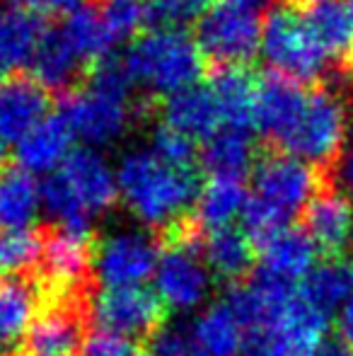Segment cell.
Returning <instances> with one entry per match:
<instances>
[{
  "label": "cell",
  "instance_id": "obj_1",
  "mask_svg": "<svg viewBox=\"0 0 353 356\" xmlns=\"http://www.w3.org/2000/svg\"><path fill=\"white\" fill-rule=\"evenodd\" d=\"M117 184L131 213L157 230L187 218L189 207L201 192L196 170L167 165L150 148H136L123 155Z\"/></svg>",
  "mask_w": 353,
  "mask_h": 356
},
{
  "label": "cell",
  "instance_id": "obj_2",
  "mask_svg": "<svg viewBox=\"0 0 353 356\" xmlns=\"http://www.w3.org/2000/svg\"><path fill=\"white\" fill-rule=\"evenodd\" d=\"M133 88L136 85L123 58L107 56L92 66L87 85L68 92L61 117L80 141L89 145L117 143L136 117L131 99Z\"/></svg>",
  "mask_w": 353,
  "mask_h": 356
},
{
  "label": "cell",
  "instance_id": "obj_3",
  "mask_svg": "<svg viewBox=\"0 0 353 356\" xmlns=\"http://www.w3.org/2000/svg\"><path fill=\"white\" fill-rule=\"evenodd\" d=\"M119 197L117 172L97 150H73L68 160L42 182V207L58 228L89 233L99 213Z\"/></svg>",
  "mask_w": 353,
  "mask_h": 356
},
{
  "label": "cell",
  "instance_id": "obj_4",
  "mask_svg": "<svg viewBox=\"0 0 353 356\" xmlns=\"http://www.w3.org/2000/svg\"><path fill=\"white\" fill-rule=\"evenodd\" d=\"M322 189L317 168L286 153H268L255 168L245 223L255 238L288 225V220L310 207Z\"/></svg>",
  "mask_w": 353,
  "mask_h": 356
},
{
  "label": "cell",
  "instance_id": "obj_5",
  "mask_svg": "<svg viewBox=\"0 0 353 356\" xmlns=\"http://www.w3.org/2000/svg\"><path fill=\"white\" fill-rule=\"evenodd\" d=\"M123 63L133 85L165 97L198 85L206 71V58L196 39L179 27H153L141 34Z\"/></svg>",
  "mask_w": 353,
  "mask_h": 356
},
{
  "label": "cell",
  "instance_id": "obj_6",
  "mask_svg": "<svg viewBox=\"0 0 353 356\" xmlns=\"http://www.w3.org/2000/svg\"><path fill=\"white\" fill-rule=\"evenodd\" d=\"M349 129L351 112L339 92L329 88L307 90L305 107L278 143V153L293 155L312 168H332L346 148Z\"/></svg>",
  "mask_w": 353,
  "mask_h": 356
},
{
  "label": "cell",
  "instance_id": "obj_7",
  "mask_svg": "<svg viewBox=\"0 0 353 356\" xmlns=\"http://www.w3.org/2000/svg\"><path fill=\"white\" fill-rule=\"evenodd\" d=\"M259 51L273 73L298 85L317 83L332 63L300 10L291 5H278L264 17Z\"/></svg>",
  "mask_w": 353,
  "mask_h": 356
},
{
  "label": "cell",
  "instance_id": "obj_8",
  "mask_svg": "<svg viewBox=\"0 0 353 356\" xmlns=\"http://www.w3.org/2000/svg\"><path fill=\"white\" fill-rule=\"evenodd\" d=\"M261 8L232 3H213L198 15L196 44L203 58L221 68H242L259 54Z\"/></svg>",
  "mask_w": 353,
  "mask_h": 356
},
{
  "label": "cell",
  "instance_id": "obj_9",
  "mask_svg": "<svg viewBox=\"0 0 353 356\" xmlns=\"http://www.w3.org/2000/svg\"><path fill=\"white\" fill-rule=\"evenodd\" d=\"M89 318L97 323V327L123 337H153L165 325L167 305L155 291L143 286L104 289L92 296Z\"/></svg>",
  "mask_w": 353,
  "mask_h": 356
},
{
  "label": "cell",
  "instance_id": "obj_10",
  "mask_svg": "<svg viewBox=\"0 0 353 356\" xmlns=\"http://www.w3.org/2000/svg\"><path fill=\"white\" fill-rule=\"evenodd\" d=\"M329 318L312 308L300 291H295L278 318L259 334H247L261 342L266 356H322Z\"/></svg>",
  "mask_w": 353,
  "mask_h": 356
},
{
  "label": "cell",
  "instance_id": "obj_11",
  "mask_svg": "<svg viewBox=\"0 0 353 356\" xmlns=\"http://www.w3.org/2000/svg\"><path fill=\"white\" fill-rule=\"evenodd\" d=\"M157 245L143 233H117L94 245V277L107 289L141 286L157 269Z\"/></svg>",
  "mask_w": 353,
  "mask_h": 356
},
{
  "label": "cell",
  "instance_id": "obj_12",
  "mask_svg": "<svg viewBox=\"0 0 353 356\" xmlns=\"http://www.w3.org/2000/svg\"><path fill=\"white\" fill-rule=\"evenodd\" d=\"M92 298L44 300L37 320L27 334L29 354L68 356L80 349L85 339Z\"/></svg>",
  "mask_w": 353,
  "mask_h": 356
},
{
  "label": "cell",
  "instance_id": "obj_13",
  "mask_svg": "<svg viewBox=\"0 0 353 356\" xmlns=\"http://www.w3.org/2000/svg\"><path fill=\"white\" fill-rule=\"evenodd\" d=\"M307 90L283 75L268 73L257 80L255 95V127L266 141L278 148V143L288 136L293 124L298 122L305 107Z\"/></svg>",
  "mask_w": 353,
  "mask_h": 356
},
{
  "label": "cell",
  "instance_id": "obj_14",
  "mask_svg": "<svg viewBox=\"0 0 353 356\" xmlns=\"http://www.w3.org/2000/svg\"><path fill=\"white\" fill-rule=\"evenodd\" d=\"M257 257L261 262V274L295 286L315 267L317 245L305 233V228L283 225L257 238Z\"/></svg>",
  "mask_w": 353,
  "mask_h": 356
},
{
  "label": "cell",
  "instance_id": "obj_15",
  "mask_svg": "<svg viewBox=\"0 0 353 356\" xmlns=\"http://www.w3.org/2000/svg\"><path fill=\"white\" fill-rule=\"evenodd\" d=\"M305 233L329 257L353 243V204L334 187H322L305 209Z\"/></svg>",
  "mask_w": 353,
  "mask_h": 356
},
{
  "label": "cell",
  "instance_id": "obj_16",
  "mask_svg": "<svg viewBox=\"0 0 353 356\" xmlns=\"http://www.w3.org/2000/svg\"><path fill=\"white\" fill-rule=\"evenodd\" d=\"M49 117V95L34 78L12 75L0 83V136L17 143Z\"/></svg>",
  "mask_w": 353,
  "mask_h": 356
},
{
  "label": "cell",
  "instance_id": "obj_17",
  "mask_svg": "<svg viewBox=\"0 0 353 356\" xmlns=\"http://www.w3.org/2000/svg\"><path fill=\"white\" fill-rule=\"evenodd\" d=\"M162 124L189 136L191 141H208L225 129L221 107L211 85H193L162 102Z\"/></svg>",
  "mask_w": 353,
  "mask_h": 356
},
{
  "label": "cell",
  "instance_id": "obj_18",
  "mask_svg": "<svg viewBox=\"0 0 353 356\" xmlns=\"http://www.w3.org/2000/svg\"><path fill=\"white\" fill-rule=\"evenodd\" d=\"M298 10L329 61L349 63L353 58V0H300Z\"/></svg>",
  "mask_w": 353,
  "mask_h": 356
},
{
  "label": "cell",
  "instance_id": "obj_19",
  "mask_svg": "<svg viewBox=\"0 0 353 356\" xmlns=\"http://www.w3.org/2000/svg\"><path fill=\"white\" fill-rule=\"evenodd\" d=\"M46 27L37 13L27 8L0 10V75L12 78L32 66Z\"/></svg>",
  "mask_w": 353,
  "mask_h": 356
},
{
  "label": "cell",
  "instance_id": "obj_20",
  "mask_svg": "<svg viewBox=\"0 0 353 356\" xmlns=\"http://www.w3.org/2000/svg\"><path fill=\"white\" fill-rule=\"evenodd\" d=\"M42 310V291L27 277H0V352L27 339Z\"/></svg>",
  "mask_w": 353,
  "mask_h": 356
},
{
  "label": "cell",
  "instance_id": "obj_21",
  "mask_svg": "<svg viewBox=\"0 0 353 356\" xmlns=\"http://www.w3.org/2000/svg\"><path fill=\"white\" fill-rule=\"evenodd\" d=\"M73 141H76V136H73L66 119L61 114H49L42 124H37L27 136L17 141L19 168L32 175L56 172L73 153Z\"/></svg>",
  "mask_w": 353,
  "mask_h": 356
},
{
  "label": "cell",
  "instance_id": "obj_22",
  "mask_svg": "<svg viewBox=\"0 0 353 356\" xmlns=\"http://www.w3.org/2000/svg\"><path fill=\"white\" fill-rule=\"evenodd\" d=\"M201 257L208 272L221 282H242L250 277L257 259V248L247 233L237 228H223L203 235Z\"/></svg>",
  "mask_w": 353,
  "mask_h": 356
},
{
  "label": "cell",
  "instance_id": "obj_23",
  "mask_svg": "<svg viewBox=\"0 0 353 356\" xmlns=\"http://www.w3.org/2000/svg\"><path fill=\"white\" fill-rule=\"evenodd\" d=\"M245 339V327L227 303L211 305L189 330L191 356H240Z\"/></svg>",
  "mask_w": 353,
  "mask_h": 356
},
{
  "label": "cell",
  "instance_id": "obj_24",
  "mask_svg": "<svg viewBox=\"0 0 353 356\" xmlns=\"http://www.w3.org/2000/svg\"><path fill=\"white\" fill-rule=\"evenodd\" d=\"M87 63L78 56V51L71 47L61 29H46L39 51L32 61L34 80L44 90H56V92H71V88L78 83L83 68Z\"/></svg>",
  "mask_w": 353,
  "mask_h": 356
},
{
  "label": "cell",
  "instance_id": "obj_25",
  "mask_svg": "<svg viewBox=\"0 0 353 356\" xmlns=\"http://www.w3.org/2000/svg\"><path fill=\"white\" fill-rule=\"evenodd\" d=\"M247 194L242 179H227V177H211V182L203 184L193 202V223L203 233L230 228V223L240 216H245Z\"/></svg>",
  "mask_w": 353,
  "mask_h": 356
},
{
  "label": "cell",
  "instance_id": "obj_26",
  "mask_svg": "<svg viewBox=\"0 0 353 356\" xmlns=\"http://www.w3.org/2000/svg\"><path fill=\"white\" fill-rule=\"evenodd\" d=\"M42 209V184L22 168L0 170V230H27Z\"/></svg>",
  "mask_w": 353,
  "mask_h": 356
},
{
  "label": "cell",
  "instance_id": "obj_27",
  "mask_svg": "<svg viewBox=\"0 0 353 356\" xmlns=\"http://www.w3.org/2000/svg\"><path fill=\"white\" fill-rule=\"evenodd\" d=\"M353 293V257H327L302 279L300 296L329 318Z\"/></svg>",
  "mask_w": 353,
  "mask_h": 356
},
{
  "label": "cell",
  "instance_id": "obj_28",
  "mask_svg": "<svg viewBox=\"0 0 353 356\" xmlns=\"http://www.w3.org/2000/svg\"><path fill=\"white\" fill-rule=\"evenodd\" d=\"M255 141L245 129H221L216 136L203 141L201 165L211 177L242 179L255 165Z\"/></svg>",
  "mask_w": 353,
  "mask_h": 356
},
{
  "label": "cell",
  "instance_id": "obj_29",
  "mask_svg": "<svg viewBox=\"0 0 353 356\" xmlns=\"http://www.w3.org/2000/svg\"><path fill=\"white\" fill-rule=\"evenodd\" d=\"M208 85L218 99L225 129L250 131V127H255L257 80L245 68H221Z\"/></svg>",
  "mask_w": 353,
  "mask_h": 356
},
{
  "label": "cell",
  "instance_id": "obj_30",
  "mask_svg": "<svg viewBox=\"0 0 353 356\" xmlns=\"http://www.w3.org/2000/svg\"><path fill=\"white\" fill-rule=\"evenodd\" d=\"M63 32V37L71 42V47L78 51V56L89 66L99 63L102 58H107L112 54V49L117 47L114 39L109 37L107 24H104L102 15L97 8H85L76 10L73 15H68L66 22L58 27Z\"/></svg>",
  "mask_w": 353,
  "mask_h": 356
},
{
  "label": "cell",
  "instance_id": "obj_31",
  "mask_svg": "<svg viewBox=\"0 0 353 356\" xmlns=\"http://www.w3.org/2000/svg\"><path fill=\"white\" fill-rule=\"evenodd\" d=\"M42 248V230H0V277H24L39 267Z\"/></svg>",
  "mask_w": 353,
  "mask_h": 356
},
{
  "label": "cell",
  "instance_id": "obj_32",
  "mask_svg": "<svg viewBox=\"0 0 353 356\" xmlns=\"http://www.w3.org/2000/svg\"><path fill=\"white\" fill-rule=\"evenodd\" d=\"M97 10L114 44L126 42L136 37L146 24H153L150 0H102Z\"/></svg>",
  "mask_w": 353,
  "mask_h": 356
},
{
  "label": "cell",
  "instance_id": "obj_33",
  "mask_svg": "<svg viewBox=\"0 0 353 356\" xmlns=\"http://www.w3.org/2000/svg\"><path fill=\"white\" fill-rule=\"evenodd\" d=\"M150 150L160 160H165L167 165H175V168H193V163H196V141L175 131L167 124H160L153 131Z\"/></svg>",
  "mask_w": 353,
  "mask_h": 356
},
{
  "label": "cell",
  "instance_id": "obj_34",
  "mask_svg": "<svg viewBox=\"0 0 353 356\" xmlns=\"http://www.w3.org/2000/svg\"><path fill=\"white\" fill-rule=\"evenodd\" d=\"M80 356H138V349L131 337L97 327L85 334L80 344Z\"/></svg>",
  "mask_w": 353,
  "mask_h": 356
},
{
  "label": "cell",
  "instance_id": "obj_35",
  "mask_svg": "<svg viewBox=\"0 0 353 356\" xmlns=\"http://www.w3.org/2000/svg\"><path fill=\"white\" fill-rule=\"evenodd\" d=\"M206 0H150L153 27H179L203 13Z\"/></svg>",
  "mask_w": 353,
  "mask_h": 356
},
{
  "label": "cell",
  "instance_id": "obj_36",
  "mask_svg": "<svg viewBox=\"0 0 353 356\" xmlns=\"http://www.w3.org/2000/svg\"><path fill=\"white\" fill-rule=\"evenodd\" d=\"M150 356H191L189 332H182L177 327H162L150 337Z\"/></svg>",
  "mask_w": 353,
  "mask_h": 356
},
{
  "label": "cell",
  "instance_id": "obj_37",
  "mask_svg": "<svg viewBox=\"0 0 353 356\" xmlns=\"http://www.w3.org/2000/svg\"><path fill=\"white\" fill-rule=\"evenodd\" d=\"M332 182L336 184V192H341L353 204V145H346L332 165Z\"/></svg>",
  "mask_w": 353,
  "mask_h": 356
},
{
  "label": "cell",
  "instance_id": "obj_38",
  "mask_svg": "<svg viewBox=\"0 0 353 356\" xmlns=\"http://www.w3.org/2000/svg\"><path fill=\"white\" fill-rule=\"evenodd\" d=\"M19 3H22V8L37 13L39 17H44V15H53V17L66 15L68 17L76 10L85 8V0H19Z\"/></svg>",
  "mask_w": 353,
  "mask_h": 356
},
{
  "label": "cell",
  "instance_id": "obj_39",
  "mask_svg": "<svg viewBox=\"0 0 353 356\" xmlns=\"http://www.w3.org/2000/svg\"><path fill=\"white\" fill-rule=\"evenodd\" d=\"M339 334H341V344H346L353 352V293L339 313Z\"/></svg>",
  "mask_w": 353,
  "mask_h": 356
},
{
  "label": "cell",
  "instance_id": "obj_40",
  "mask_svg": "<svg viewBox=\"0 0 353 356\" xmlns=\"http://www.w3.org/2000/svg\"><path fill=\"white\" fill-rule=\"evenodd\" d=\"M322 356H353V352L346 344H327L325 352H322Z\"/></svg>",
  "mask_w": 353,
  "mask_h": 356
},
{
  "label": "cell",
  "instance_id": "obj_41",
  "mask_svg": "<svg viewBox=\"0 0 353 356\" xmlns=\"http://www.w3.org/2000/svg\"><path fill=\"white\" fill-rule=\"evenodd\" d=\"M216 3H232V5H252V8H264V0H216Z\"/></svg>",
  "mask_w": 353,
  "mask_h": 356
},
{
  "label": "cell",
  "instance_id": "obj_42",
  "mask_svg": "<svg viewBox=\"0 0 353 356\" xmlns=\"http://www.w3.org/2000/svg\"><path fill=\"white\" fill-rule=\"evenodd\" d=\"M15 356H46V354H29V352H19V354H15Z\"/></svg>",
  "mask_w": 353,
  "mask_h": 356
}]
</instances>
